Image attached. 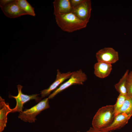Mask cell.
<instances>
[{
    "label": "cell",
    "instance_id": "obj_1",
    "mask_svg": "<svg viewBox=\"0 0 132 132\" xmlns=\"http://www.w3.org/2000/svg\"><path fill=\"white\" fill-rule=\"evenodd\" d=\"M56 23L63 31L72 33L85 28L87 23L79 19L72 12L55 16Z\"/></svg>",
    "mask_w": 132,
    "mask_h": 132
},
{
    "label": "cell",
    "instance_id": "obj_2",
    "mask_svg": "<svg viewBox=\"0 0 132 132\" xmlns=\"http://www.w3.org/2000/svg\"><path fill=\"white\" fill-rule=\"evenodd\" d=\"M115 117L114 105H107L99 108L93 119L92 127L103 130L109 126Z\"/></svg>",
    "mask_w": 132,
    "mask_h": 132
},
{
    "label": "cell",
    "instance_id": "obj_3",
    "mask_svg": "<svg viewBox=\"0 0 132 132\" xmlns=\"http://www.w3.org/2000/svg\"><path fill=\"white\" fill-rule=\"evenodd\" d=\"M49 107V99L48 98H45L31 108L26 109L20 112L18 118L25 122H34L36 120V116L42 111Z\"/></svg>",
    "mask_w": 132,
    "mask_h": 132
},
{
    "label": "cell",
    "instance_id": "obj_4",
    "mask_svg": "<svg viewBox=\"0 0 132 132\" xmlns=\"http://www.w3.org/2000/svg\"><path fill=\"white\" fill-rule=\"evenodd\" d=\"M87 79L86 75L81 69L73 72L68 80L54 91L48 98L49 99H53L57 95L73 85H82Z\"/></svg>",
    "mask_w": 132,
    "mask_h": 132
},
{
    "label": "cell",
    "instance_id": "obj_5",
    "mask_svg": "<svg viewBox=\"0 0 132 132\" xmlns=\"http://www.w3.org/2000/svg\"><path fill=\"white\" fill-rule=\"evenodd\" d=\"M18 93L16 96L10 95V98H13L15 99L16 104L15 107L12 109L11 112H22L24 104L32 100H35L37 102L41 100L42 98L38 96L39 94H34L27 95L23 94L22 92V89L23 86L19 84L17 86Z\"/></svg>",
    "mask_w": 132,
    "mask_h": 132
},
{
    "label": "cell",
    "instance_id": "obj_6",
    "mask_svg": "<svg viewBox=\"0 0 132 132\" xmlns=\"http://www.w3.org/2000/svg\"><path fill=\"white\" fill-rule=\"evenodd\" d=\"M96 56L97 61L111 64L119 59L118 52L111 47H105L100 50L96 53Z\"/></svg>",
    "mask_w": 132,
    "mask_h": 132
},
{
    "label": "cell",
    "instance_id": "obj_7",
    "mask_svg": "<svg viewBox=\"0 0 132 132\" xmlns=\"http://www.w3.org/2000/svg\"><path fill=\"white\" fill-rule=\"evenodd\" d=\"M92 10L91 1L84 0L79 5L72 9V12L80 20L88 23Z\"/></svg>",
    "mask_w": 132,
    "mask_h": 132
},
{
    "label": "cell",
    "instance_id": "obj_8",
    "mask_svg": "<svg viewBox=\"0 0 132 132\" xmlns=\"http://www.w3.org/2000/svg\"><path fill=\"white\" fill-rule=\"evenodd\" d=\"M73 73L69 71L66 73H61L59 69L57 70L56 78L54 82L47 89L40 91L42 98L49 96L51 93L57 88L66 80L69 79Z\"/></svg>",
    "mask_w": 132,
    "mask_h": 132
},
{
    "label": "cell",
    "instance_id": "obj_9",
    "mask_svg": "<svg viewBox=\"0 0 132 132\" xmlns=\"http://www.w3.org/2000/svg\"><path fill=\"white\" fill-rule=\"evenodd\" d=\"M132 116V113L128 114L122 113L119 114L115 117L112 124L102 130L106 132H111L121 129L127 123Z\"/></svg>",
    "mask_w": 132,
    "mask_h": 132
},
{
    "label": "cell",
    "instance_id": "obj_10",
    "mask_svg": "<svg viewBox=\"0 0 132 132\" xmlns=\"http://www.w3.org/2000/svg\"><path fill=\"white\" fill-rule=\"evenodd\" d=\"M1 8L5 15L10 18H16L27 15L20 8L16 0Z\"/></svg>",
    "mask_w": 132,
    "mask_h": 132
},
{
    "label": "cell",
    "instance_id": "obj_11",
    "mask_svg": "<svg viewBox=\"0 0 132 132\" xmlns=\"http://www.w3.org/2000/svg\"><path fill=\"white\" fill-rule=\"evenodd\" d=\"M54 14L55 16L72 12V8L70 0H55L53 2Z\"/></svg>",
    "mask_w": 132,
    "mask_h": 132
},
{
    "label": "cell",
    "instance_id": "obj_12",
    "mask_svg": "<svg viewBox=\"0 0 132 132\" xmlns=\"http://www.w3.org/2000/svg\"><path fill=\"white\" fill-rule=\"evenodd\" d=\"M12 109L9 104L5 102L4 99L0 97V132H2L6 126L7 115L11 112Z\"/></svg>",
    "mask_w": 132,
    "mask_h": 132
},
{
    "label": "cell",
    "instance_id": "obj_13",
    "mask_svg": "<svg viewBox=\"0 0 132 132\" xmlns=\"http://www.w3.org/2000/svg\"><path fill=\"white\" fill-rule=\"evenodd\" d=\"M94 73L97 77L103 78L108 76L112 69L111 64L106 63L98 62L94 66Z\"/></svg>",
    "mask_w": 132,
    "mask_h": 132
},
{
    "label": "cell",
    "instance_id": "obj_14",
    "mask_svg": "<svg viewBox=\"0 0 132 132\" xmlns=\"http://www.w3.org/2000/svg\"><path fill=\"white\" fill-rule=\"evenodd\" d=\"M129 70H127L120 79L119 82L115 85V88L119 93L125 96L127 95V84L128 80Z\"/></svg>",
    "mask_w": 132,
    "mask_h": 132
},
{
    "label": "cell",
    "instance_id": "obj_15",
    "mask_svg": "<svg viewBox=\"0 0 132 132\" xmlns=\"http://www.w3.org/2000/svg\"><path fill=\"white\" fill-rule=\"evenodd\" d=\"M16 2L21 10L27 15H35L34 8L26 0H16Z\"/></svg>",
    "mask_w": 132,
    "mask_h": 132
},
{
    "label": "cell",
    "instance_id": "obj_16",
    "mask_svg": "<svg viewBox=\"0 0 132 132\" xmlns=\"http://www.w3.org/2000/svg\"><path fill=\"white\" fill-rule=\"evenodd\" d=\"M122 113L128 114L132 113V99L128 95L126 97L123 105L115 114V117L119 114Z\"/></svg>",
    "mask_w": 132,
    "mask_h": 132
},
{
    "label": "cell",
    "instance_id": "obj_17",
    "mask_svg": "<svg viewBox=\"0 0 132 132\" xmlns=\"http://www.w3.org/2000/svg\"><path fill=\"white\" fill-rule=\"evenodd\" d=\"M126 97L121 94H119L116 103L114 105V115L123 105L125 100Z\"/></svg>",
    "mask_w": 132,
    "mask_h": 132
},
{
    "label": "cell",
    "instance_id": "obj_18",
    "mask_svg": "<svg viewBox=\"0 0 132 132\" xmlns=\"http://www.w3.org/2000/svg\"><path fill=\"white\" fill-rule=\"evenodd\" d=\"M126 87L127 95L132 99V82L128 79Z\"/></svg>",
    "mask_w": 132,
    "mask_h": 132
},
{
    "label": "cell",
    "instance_id": "obj_19",
    "mask_svg": "<svg viewBox=\"0 0 132 132\" xmlns=\"http://www.w3.org/2000/svg\"><path fill=\"white\" fill-rule=\"evenodd\" d=\"M84 0H70L72 9L77 7Z\"/></svg>",
    "mask_w": 132,
    "mask_h": 132
},
{
    "label": "cell",
    "instance_id": "obj_20",
    "mask_svg": "<svg viewBox=\"0 0 132 132\" xmlns=\"http://www.w3.org/2000/svg\"><path fill=\"white\" fill-rule=\"evenodd\" d=\"M14 0H0V8L8 4Z\"/></svg>",
    "mask_w": 132,
    "mask_h": 132
},
{
    "label": "cell",
    "instance_id": "obj_21",
    "mask_svg": "<svg viewBox=\"0 0 132 132\" xmlns=\"http://www.w3.org/2000/svg\"><path fill=\"white\" fill-rule=\"evenodd\" d=\"M86 132H106L101 130L96 129L92 127H90Z\"/></svg>",
    "mask_w": 132,
    "mask_h": 132
},
{
    "label": "cell",
    "instance_id": "obj_22",
    "mask_svg": "<svg viewBox=\"0 0 132 132\" xmlns=\"http://www.w3.org/2000/svg\"><path fill=\"white\" fill-rule=\"evenodd\" d=\"M128 79L129 80L132 82V71L129 73Z\"/></svg>",
    "mask_w": 132,
    "mask_h": 132
},
{
    "label": "cell",
    "instance_id": "obj_23",
    "mask_svg": "<svg viewBox=\"0 0 132 132\" xmlns=\"http://www.w3.org/2000/svg\"><path fill=\"white\" fill-rule=\"evenodd\" d=\"M77 132H80V131H77Z\"/></svg>",
    "mask_w": 132,
    "mask_h": 132
}]
</instances>
